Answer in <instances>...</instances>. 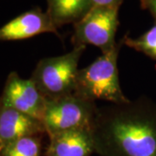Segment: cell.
I'll return each instance as SVG.
<instances>
[{
	"label": "cell",
	"instance_id": "30bf717a",
	"mask_svg": "<svg viewBox=\"0 0 156 156\" xmlns=\"http://www.w3.org/2000/svg\"><path fill=\"white\" fill-rule=\"evenodd\" d=\"M47 11L57 29L80 21L90 11V0H47Z\"/></svg>",
	"mask_w": 156,
	"mask_h": 156
},
{
	"label": "cell",
	"instance_id": "8fae6325",
	"mask_svg": "<svg viewBox=\"0 0 156 156\" xmlns=\"http://www.w3.org/2000/svg\"><path fill=\"white\" fill-rule=\"evenodd\" d=\"M42 135H30L17 140L0 152V156H41Z\"/></svg>",
	"mask_w": 156,
	"mask_h": 156
},
{
	"label": "cell",
	"instance_id": "5b68a950",
	"mask_svg": "<svg viewBox=\"0 0 156 156\" xmlns=\"http://www.w3.org/2000/svg\"><path fill=\"white\" fill-rule=\"evenodd\" d=\"M119 9L92 7L74 25L72 42L75 45L92 44L100 48L102 54L109 53L118 46L115 34Z\"/></svg>",
	"mask_w": 156,
	"mask_h": 156
},
{
	"label": "cell",
	"instance_id": "52a82bcc",
	"mask_svg": "<svg viewBox=\"0 0 156 156\" xmlns=\"http://www.w3.org/2000/svg\"><path fill=\"white\" fill-rule=\"evenodd\" d=\"M46 32L60 35L48 13L35 7L0 27V41L30 38Z\"/></svg>",
	"mask_w": 156,
	"mask_h": 156
},
{
	"label": "cell",
	"instance_id": "8992f818",
	"mask_svg": "<svg viewBox=\"0 0 156 156\" xmlns=\"http://www.w3.org/2000/svg\"><path fill=\"white\" fill-rule=\"evenodd\" d=\"M45 105V97L30 78L23 79L17 72L9 74L0 96V106L13 108L43 122Z\"/></svg>",
	"mask_w": 156,
	"mask_h": 156
},
{
	"label": "cell",
	"instance_id": "6da1fadb",
	"mask_svg": "<svg viewBox=\"0 0 156 156\" xmlns=\"http://www.w3.org/2000/svg\"><path fill=\"white\" fill-rule=\"evenodd\" d=\"M91 130L100 156H156V103L140 97L98 108Z\"/></svg>",
	"mask_w": 156,
	"mask_h": 156
},
{
	"label": "cell",
	"instance_id": "ba28073f",
	"mask_svg": "<svg viewBox=\"0 0 156 156\" xmlns=\"http://www.w3.org/2000/svg\"><path fill=\"white\" fill-rule=\"evenodd\" d=\"M44 134L46 131L42 122L11 108L0 106V152L20 138Z\"/></svg>",
	"mask_w": 156,
	"mask_h": 156
},
{
	"label": "cell",
	"instance_id": "277c9868",
	"mask_svg": "<svg viewBox=\"0 0 156 156\" xmlns=\"http://www.w3.org/2000/svg\"><path fill=\"white\" fill-rule=\"evenodd\" d=\"M98 109L95 101L72 94L46 100L43 124L48 135L77 128H91Z\"/></svg>",
	"mask_w": 156,
	"mask_h": 156
},
{
	"label": "cell",
	"instance_id": "7a4b0ae2",
	"mask_svg": "<svg viewBox=\"0 0 156 156\" xmlns=\"http://www.w3.org/2000/svg\"><path fill=\"white\" fill-rule=\"evenodd\" d=\"M123 39L115 50L102 54L87 67L78 70L74 95L84 100H101L110 103L129 101L121 88L117 60Z\"/></svg>",
	"mask_w": 156,
	"mask_h": 156
},
{
	"label": "cell",
	"instance_id": "3957f363",
	"mask_svg": "<svg viewBox=\"0 0 156 156\" xmlns=\"http://www.w3.org/2000/svg\"><path fill=\"white\" fill-rule=\"evenodd\" d=\"M85 48L86 45H75L70 52L37 62L30 79L46 100L74 94L78 62Z\"/></svg>",
	"mask_w": 156,
	"mask_h": 156
},
{
	"label": "cell",
	"instance_id": "4fadbf2b",
	"mask_svg": "<svg viewBox=\"0 0 156 156\" xmlns=\"http://www.w3.org/2000/svg\"><path fill=\"white\" fill-rule=\"evenodd\" d=\"M124 0H90L92 7H105L119 9Z\"/></svg>",
	"mask_w": 156,
	"mask_h": 156
},
{
	"label": "cell",
	"instance_id": "7c38bea8",
	"mask_svg": "<svg viewBox=\"0 0 156 156\" xmlns=\"http://www.w3.org/2000/svg\"><path fill=\"white\" fill-rule=\"evenodd\" d=\"M123 44L156 60V22L147 31L137 38L125 37Z\"/></svg>",
	"mask_w": 156,
	"mask_h": 156
},
{
	"label": "cell",
	"instance_id": "9c48e42d",
	"mask_svg": "<svg viewBox=\"0 0 156 156\" xmlns=\"http://www.w3.org/2000/svg\"><path fill=\"white\" fill-rule=\"evenodd\" d=\"M46 156H90L95 153L91 128H77L49 135Z\"/></svg>",
	"mask_w": 156,
	"mask_h": 156
},
{
	"label": "cell",
	"instance_id": "5bb4252c",
	"mask_svg": "<svg viewBox=\"0 0 156 156\" xmlns=\"http://www.w3.org/2000/svg\"><path fill=\"white\" fill-rule=\"evenodd\" d=\"M140 6L143 10H147L150 12L156 22V0H140Z\"/></svg>",
	"mask_w": 156,
	"mask_h": 156
}]
</instances>
